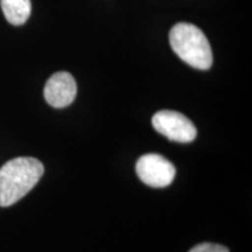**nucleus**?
Returning a JSON list of instances; mask_svg holds the SVG:
<instances>
[{
    "mask_svg": "<svg viewBox=\"0 0 252 252\" xmlns=\"http://www.w3.org/2000/svg\"><path fill=\"white\" fill-rule=\"evenodd\" d=\"M135 172L145 185L153 188L169 186L175 178V167L171 161L157 153L140 157L135 165Z\"/></svg>",
    "mask_w": 252,
    "mask_h": 252,
    "instance_id": "20e7f679",
    "label": "nucleus"
},
{
    "mask_svg": "<svg viewBox=\"0 0 252 252\" xmlns=\"http://www.w3.org/2000/svg\"><path fill=\"white\" fill-rule=\"evenodd\" d=\"M189 252H229V249L220 244L201 243L191 248Z\"/></svg>",
    "mask_w": 252,
    "mask_h": 252,
    "instance_id": "0eeeda50",
    "label": "nucleus"
},
{
    "mask_svg": "<svg viewBox=\"0 0 252 252\" xmlns=\"http://www.w3.org/2000/svg\"><path fill=\"white\" fill-rule=\"evenodd\" d=\"M152 125L157 132L176 143H191L197 135L193 122L182 113L171 110L157 112L152 118Z\"/></svg>",
    "mask_w": 252,
    "mask_h": 252,
    "instance_id": "7ed1b4c3",
    "label": "nucleus"
},
{
    "mask_svg": "<svg viewBox=\"0 0 252 252\" xmlns=\"http://www.w3.org/2000/svg\"><path fill=\"white\" fill-rule=\"evenodd\" d=\"M43 94H45L47 103L53 108H65L70 105L76 97V81L69 72H56L47 81Z\"/></svg>",
    "mask_w": 252,
    "mask_h": 252,
    "instance_id": "39448f33",
    "label": "nucleus"
},
{
    "mask_svg": "<svg viewBox=\"0 0 252 252\" xmlns=\"http://www.w3.org/2000/svg\"><path fill=\"white\" fill-rule=\"evenodd\" d=\"M45 172L42 162L30 157L9 160L0 168V207L17 203L35 187Z\"/></svg>",
    "mask_w": 252,
    "mask_h": 252,
    "instance_id": "f257e3e1",
    "label": "nucleus"
},
{
    "mask_svg": "<svg viewBox=\"0 0 252 252\" xmlns=\"http://www.w3.org/2000/svg\"><path fill=\"white\" fill-rule=\"evenodd\" d=\"M173 52L190 67L207 70L213 64L210 43L200 28L191 24H176L169 33Z\"/></svg>",
    "mask_w": 252,
    "mask_h": 252,
    "instance_id": "f03ea898",
    "label": "nucleus"
},
{
    "mask_svg": "<svg viewBox=\"0 0 252 252\" xmlns=\"http://www.w3.org/2000/svg\"><path fill=\"white\" fill-rule=\"evenodd\" d=\"M0 5L5 18L13 26L24 25L32 12L31 0H0Z\"/></svg>",
    "mask_w": 252,
    "mask_h": 252,
    "instance_id": "423d86ee",
    "label": "nucleus"
}]
</instances>
